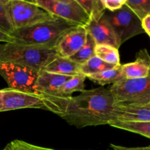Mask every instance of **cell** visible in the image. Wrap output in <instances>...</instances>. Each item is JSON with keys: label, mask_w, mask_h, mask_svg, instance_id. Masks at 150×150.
Segmentation results:
<instances>
[{"label": "cell", "mask_w": 150, "mask_h": 150, "mask_svg": "<svg viewBox=\"0 0 150 150\" xmlns=\"http://www.w3.org/2000/svg\"><path fill=\"white\" fill-rule=\"evenodd\" d=\"M2 108L1 112L21 108H40L46 110L42 98L32 93L22 92L11 88L1 89Z\"/></svg>", "instance_id": "30bf717a"}, {"label": "cell", "mask_w": 150, "mask_h": 150, "mask_svg": "<svg viewBox=\"0 0 150 150\" xmlns=\"http://www.w3.org/2000/svg\"><path fill=\"white\" fill-rule=\"evenodd\" d=\"M117 66L118 65H114V64L105 62L102 59L98 58V57L95 56L89 60H88L84 64L81 65L80 72L81 74L84 75L87 77L88 76H90V75L97 74V73H102L105 70H111Z\"/></svg>", "instance_id": "ac0fdd59"}, {"label": "cell", "mask_w": 150, "mask_h": 150, "mask_svg": "<svg viewBox=\"0 0 150 150\" xmlns=\"http://www.w3.org/2000/svg\"><path fill=\"white\" fill-rule=\"evenodd\" d=\"M1 108H2V97H1V92L0 90V112L1 111Z\"/></svg>", "instance_id": "f546056e"}, {"label": "cell", "mask_w": 150, "mask_h": 150, "mask_svg": "<svg viewBox=\"0 0 150 150\" xmlns=\"http://www.w3.org/2000/svg\"><path fill=\"white\" fill-rule=\"evenodd\" d=\"M103 16L111 26L120 47L130 38L145 33L142 20L127 4L114 12L105 10Z\"/></svg>", "instance_id": "8992f818"}, {"label": "cell", "mask_w": 150, "mask_h": 150, "mask_svg": "<svg viewBox=\"0 0 150 150\" xmlns=\"http://www.w3.org/2000/svg\"><path fill=\"white\" fill-rule=\"evenodd\" d=\"M10 0H0V30L8 35L15 31L10 13Z\"/></svg>", "instance_id": "603a6c76"}, {"label": "cell", "mask_w": 150, "mask_h": 150, "mask_svg": "<svg viewBox=\"0 0 150 150\" xmlns=\"http://www.w3.org/2000/svg\"><path fill=\"white\" fill-rule=\"evenodd\" d=\"M86 79V76L83 74H79L76 76H72L66 83L62 86L60 89V96L62 100L68 105L72 95L75 92H83L84 90L85 84L84 81Z\"/></svg>", "instance_id": "2e32d148"}, {"label": "cell", "mask_w": 150, "mask_h": 150, "mask_svg": "<svg viewBox=\"0 0 150 150\" xmlns=\"http://www.w3.org/2000/svg\"><path fill=\"white\" fill-rule=\"evenodd\" d=\"M81 6L89 15L91 20L98 21L105 11L102 0H77Z\"/></svg>", "instance_id": "7402d4cb"}, {"label": "cell", "mask_w": 150, "mask_h": 150, "mask_svg": "<svg viewBox=\"0 0 150 150\" xmlns=\"http://www.w3.org/2000/svg\"><path fill=\"white\" fill-rule=\"evenodd\" d=\"M85 28L87 33L92 37L96 45H111L119 49L120 45L115 35L103 15L99 20H90L89 24Z\"/></svg>", "instance_id": "7c38bea8"}, {"label": "cell", "mask_w": 150, "mask_h": 150, "mask_svg": "<svg viewBox=\"0 0 150 150\" xmlns=\"http://www.w3.org/2000/svg\"><path fill=\"white\" fill-rule=\"evenodd\" d=\"M109 125L116 128L137 133L150 139V122H134L112 121Z\"/></svg>", "instance_id": "d6986e66"}, {"label": "cell", "mask_w": 150, "mask_h": 150, "mask_svg": "<svg viewBox=\"0 0 150 150\" xmlns=\"http://www.w3.org/2000/svg\"><path fill=\"white\" fill-rule=\"evenodd\" d=\"M78 25L54 16L29 27L15 30L10 36L14 42L42 49H54L62 38Z\"/></svg>", "instance_id": "7a4b0ae2"}, {"label": "cell", "mask_w": 150, "mask_h": 150, "mask_svg": "<svg viewBox=\"0 0 150 150\" xmlns=\"http://www.w3.org/2000/svg\"><path fill=\"white\" fill-rule=\"evenodd\" d=\"M10 13L15 30L29 27L54 17L33 0H10Z\"/></svg>", "instance_id": "ba28073f"}, {"label": "cell", "mask_w": 150, "mask_h": 150, "mask_svg": "<svg viewBox=\"0 0 150 150\" xmlns=\"http://www.w3.org/2000/svg\"><path fill=\"white\" fill-rule=\"evenodd\" d=\"M33 1L50 14L78 26L86 27L90 22V17L77 0H33Z\"/></svg>", "instance_id": "52a82bcc"}, {"label": "cell", "mask_w": 150, "mask_h": 150, "mask_svg": "<svg viewBox=\"0 0 150 150\" xmlns=\"http://www.w3.org/2000/svg\"><path fill=\"white\" fill-rule=\"evenodd\" d=\"M114 121L149 122H150V103L136 106H116Z\"/></svg>", "instance_id": "5bb4252c"}, {"label": "cell", "mask_w": 150, "mask_h": 150, "mask_svg": "<svg viewBox=\"0 0 150 150\" xmlns=\"http://www.w3.org/2000/svg\"><path fill=\"white\" fill-rule=\"evenodd\" d=\"M113 150H114V149H113Z\"/></svg>", "instance_id": "d6a6232c"}, {"label": "cell", "mask_w": 150, "mask_h": 150, "mask_svg": "<svg viewBox=\"0 0 150 150\" xmlns=\"http://www.w3.org/2000/svg\"><path fill=\"white\" fill-rule=\"evenodd\" d=\"M87 31L84 26H77L69 31L60 39L56 46L57 55L63 58H70L83 47L87 38Z\"/></svg>", "instance_id": "8fae6325"}, {"label": "cell", "mask_w": 150, "mask_h": 150, "mask_svg": "<svg viewBox=\"0 0 150 150\" xmlns=\"http://www.w3.org/2000/svg\"><path fill=\"white\" fill-rule=\"evenodd\" d=\"M142 26L145 33L150 37V15L145 16L142 20Z\"/></svg>", "instance_id": "4316f807"}, {"label": "cell", "mask_w": 150, "mask_h": 150, "mask_svg": "<svg viewBox=\"0 0 150 150\" xmlns=\"http://www.w3.org/2000/svg\"><path fill=\"white\" fill-rule=\"evenodd\" d=\"M121 65L122 64H120L114 68L105 70L102 73L90 75L86 78H88L94 83H98L101 86L111 84V83L114 84L116 82L119 81L122 79H124L122 73Z\"/></svg>", "instance_id": "e0dca14e"}, {"label": "cell", "mask_w": 150, "mask_h": 150, "mask_svg": "<svg viewBox=\"0 0 150 150\" xmlns=\"http://www.w3.org/2000/svg\"><path fill=\"white\" fill-rule=\"evenodd\" d=\"M80 68V64L74 62L70 59L63 58L57 56L44 67L43 70L54 74L74 76L81 74Z\"/></svg>", "instance_id": "9a60e30c"}, {"label": "cell", "mask_w": 150, "mask_h": 150, "mask_svg": "<svg viewBox=\"0 0 150 150\" xmlns=\"http://www.w3.org/2000/svg\"><path fill=\"white\" fill-rule=\"evenodd\" d=\"M110 146L114 150H150V146H144V147H126V146H117L114 144H111Z\"/></svg>", "instance_id": "83f0119b"}, {"label": "cell", "mask_w": 150, "mask_h": 150, "mask_svg": "<svg viewBox=\"0 0 150 150\" xmlns=\"http://www.w3.org/2000/svg\"><path fill=\"white\" fill-rule=\"evenodd\" d=\"M121 70L124 79L146 78L150 73V56L146 49H142L136 54L134 62L122 64Z\"/></svg>", "instance_id": "4fadbf2b"}, {"label": "cell", "mask_w": 150, "mask_h": 150, "mask_svg": "<svg viewBox=\"0 0 150 150\" xmlns=\"http://www.w3.org/2000/svg\"><path fill=\"white\" fill-rule=\"evenodd\" d=\"M71 77L48 73L43 70L40 71L35 89L42 98L46 111H51L60 117L64 114L67 105L62 100L60 89Z\"/></svg>", "instance_id": "5b68a950"}, {"label": "cell", "mask_w": 150, "mask_h": 150, "mask_svg": "<svg viewBox=\"0 0 150 150\" xmlns=\"http://www.w3.org/2000/svg\"><path fill=\"white\" fill-rule=\"evenodd\" d=\"M0 42H14V39L8 34L0 30Z\"/></svg>", "instance_id": "f1b7e54d"}, {"label": "cell", "mask_w": 150, "mask_h": 150, "mask_svg": "<svg viewBox=\"0 0 150 150\" xmlns=\"http://www.w3.org/2000/svg\"><path fill=\"white\" fill-rule=\"evenodd\" d=\"M96 45V43L92 37L88 34L86 41L83 47L76 54L72 56L69 59H70L74 62L82 65L91 58L95 57V49Z\"/></svg>", "instance_id": "ffe728a7"}, {"label": "cell", "mask_w": 150, "mask_h": 150, "mask_svg": "<svg viewBox=\"0 0 150 150\" xmlns=\"http://www.w3.org/2000/svg\"><path fill=\"white\" fill-rule=\"evenodd\" d=\"M51 150H54V149H51Z\"/></svg>", "instance_id": "1f68e13d"}, {"label": "cell", "mask_w": 150, "mask_h": 150, "mask_svg": "<svg viewBox=\"0 0 150 150\" xmlns=\"http://www.w3.org/2000/svg\"><path fill=\"white\" fill-rule=\"evenodd\" d=\"M125 4L141 20L150 15V0H126Z\"/></svg>", "instance_id": "cb8c5ba5"}, {"label": "cell", "mask_w": 150, "mask_h": 150, "mask_svg": "<svg viewBox=\"0 0 150 150\" xmlns=\"http://www.w3.org/2000/svg\"><path fill=\"white\" fill-rule=\"evenodd\" d=\"M57 56L55 48L42 49L16 42L0 44V62L24 66L38 72Z\"/></svg>", "instance_id": "3957f363"}, {"label": "cell", "mask_w": 150, "mask_h": 150, "mask_svg": "<svg viewBox=\"0 0 150 150\" xmlns=\"http://www.w3.org/2000/svg\"><path fill=\"white\" fill-rule=\"evenodd\" d=\"M3 150H5V149H3Z\"/></svg>", "instance_id": "4dcf8cb0"}, {"label": "cell", "mask_w": 150, "mask_h": 150, "mask_svg": "<svg viewBox=\"0 0 150 150\" xmlns=\"http://www.w3.org/2000/svg\"><path fill=\"white\" fill-rule=\"evenodd\" d=\"M5 150H51L48 148L36 146L23 141L14 140L9 143L4 148Z\"/></svg>", "instance_id": "d4e9b609"}, {"label": "cell", "mask_w": 150, "mask_h": 150, "mask_svg": "<svg viewBox=\"0 0 150 150\" xmlns=\"http://www.w3.org/2000/svg\"><path fill=\"white\" fill-rule=\"evenodd\" d=\"M114 101L109 89L103 87L83 90L72 97L62 118L78 128L109 125L114 121Z\"/></svg>", "instance_id": "6da1fadb"}, {"label": "cell", "mask_w": 150, "mask_h": 150, "mask_svg": "<svg viewBox=\"0 0 150 150\" xmlns=\"http://www.w3.org/2000/svg\"><path fill=\"white\" fill-rule=\"evenodd\" d=\"M96 57L102 59L105 62L120 65V58L117 48L108 45H97L95 49Z\"/></svg>", "instance_id": "44dd1931"}, {"label": "cell", "mask_w": 150, "mask_h": 150, "mask_svg": "<svg viewBox=\"0 0 150 150\" xmlns=\"http://www.w3.org/2000/svg\"><path fill=\"white\" fill-rule=\"evenodd\" d=\"M39 73L24 66L0 62V76L6 81L9 88L22 92L38 95L35 83Z\"/></svg>", "instance_id": "9c48e42d"}, {"label": "cell", "mask_w": 150, "mask_h": 150, "mask_svg": "<svg viewBox=\"0 0 150 150\" xmlns=\"http://www.w3.org/2000/svg\"><path fill=\"white\" fill-rule=\"evenodd\" d=\"M116 106H136L150 103V73L146 78L122 79L109 89Z\"/></svg>", "instance_id": "277c9868"}, {"label": "cell", "mask_w": 150, "mask_h": 150, "mask_svg": "<svg viewBox=\"0 0 150 150\" xmlns=\"http://www.w3.org/2000/svg\"><path fill=\"white\" fill-rule=\"evenodd\" d=\"M105 9L108 11L114 12L120 10L125 4L126 0H102Z\"/></svg>", "instance_id": "484cf974"}]
</instances>
